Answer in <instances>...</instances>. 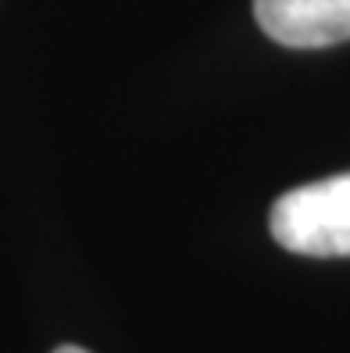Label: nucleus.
<instances>
[{
    "label": "nucleus",
    "instance_id": "f257e3e1",
    "mask_svg": "<svg viewBox=\"0 0 350 353\" xmlns=\"http://www.w3.org/2000/svg\"><path fill=\"white\" fill-rule=\"evenodd\" d=\"M272 239L304 257H350V172L282 193L272 203Z\"/></svg>",
    "mask_w": 350,
    "mask_h": 353
},
{
    "label": "nucleus",
    "instance_id": "f03ea898",
    "mask_svg": "<svg viewBox=\"0 0 350 353\" xmlns=\"http://www.w3.org/2000/svg\"><path fill=\"white\" fill-rule=\"evenodd\" d=\"M254 18L269 39L297 50L350 39V0H254Z\"/></svg>",
    "mask_w": 350,
    "mask_h": 353
},
{
    "label": "nucleus",
    "instance_id": "7ed1b4c3",
    "mask_svg": "<svg viewBox=\"0 0 350 353\" xmlns=\"http://www.w3.org/2000/svg\"><path fill=\"white\" fill-rule=\"evenodd\" d=\"M54 353H90V350H82V346H57Z\"/></svg>",
    "mask_w": 350,
    "mask_h": 353
}]
</instances>
